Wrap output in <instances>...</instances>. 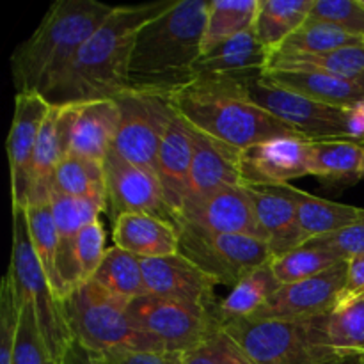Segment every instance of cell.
<instances>
[{
	"mask_svg": "<svg viewBox=\"0 0 364 364\" xmlns=\"http://www.w3.org/2000/svg\"><path fill=\"white\" fill-rule=\"evenodd\" d=\"M361 364H364V352L361 354Z\"/></svg>",
	"mask_w": 364,
	"mask_h": 364,
	"instance_id": "f907efd6",
	"label": "cell"
},
{
	"mask_svg": "<svg viewBox=\"0 0 364 364\" xmlns=\"http://www.w3.org/2000/svg\"><path fill=\"white\" fill-rule=\"evenodd\" d=\"M142 276L149 295L198 306L206 311L219 309L215 301L219 283L183 255L142 259Z\"/></svg>",
	"mask_w": 364,
	"mask_h": 364,
	"instance_id": "2e32d148",
	"label": "cell"
},
{
	"mask_svg": "<svg viewBox=\"0 0 364 364\" xmlns=\"http://www.w3.org/2000/svg\"><path fill=\"white\" fill-rule=\"evenodd\" d=\"M178 0H155L137 6H116L110 16L84 43L55 87L43 98L52 107L116 98L127 91L130 53L137 32Z\"/></svg>",
	"mask_w": 364,
	"mask_h": 364,
	"instance_id": "6da1fadb",
	"label": "cell"
},
{
	"mask_svg": "<svg viewBox=\"0 0 364 364\" xmlns=\"http://www.w3.org/2000/svg\"><path fill=\"white\" fill-rule=\"evenodd\" d=\"M174 112L192 128L237 151L277 137H302L256 105L240 80L199 75L169 96ZM306 139V137H302Z\"/></svg>",
	"mask_w": 364,
	"mask_h": 364,
	"instance_id": "3957f363",
	"label": "cell"
},
{
	"mask_svg": "<svg viewBox=\"0 0 364 364\" xmlns=\"http://www.w3.org/2000/svg\"><path fill=\"white\" fill-rule=\"evenodd\" d=\"M92 281L127 304L148 294L142 276V259L116 245L107 249Z\"/></svg>",
	"mask_w": 364,
	"mask_h": 364,
	"instance_id": "f546056e",
	"label": "cell"
},
{
	"mask_svg": "<svg viewBox=\"0 0 364 364\" xmlns=\"http://www.w3.org/2000/svg\"><path fill=\"white\" fill-rule=\"evenodd\" d=\"M183 364H255L220 326L199 347L183 354Z\"/></svg>",
	"mask_w": 364,
	"mask_h": 364,
	"instance_id": "ab89813d",
	"label": "cell"
},
{
	"mask_svg": "<svg viewBox=\"0 0 364 364\" xmlns=\"http://www.w3.org/2000/svg\"><path fill=\"white\" fill-rule=\"evenodd\" d=\"M114 245L141 259L180 255V237L174 224L148 213H124L112 223Z\"/></svg>",
	"mask_w": 364,
	"mask_h": 364,
	"instance_id": "d4e9b609",
	"label": "cell"
},
{
	"mask_svg": "<svg viewBox=\"0 0 364 364\" xmlns=\"http://www.w3.org/2000/svg\"><path fill=\"white\" fill-rule=\"evenodd\" d=\"M363 43L364 39L347 34L334 25L308 20L270 55V59L272 57L316 55V53H326L331 50L345 48V46L363 45Z\"/></svg>",
	"mask_w": 364,
	"mask_h": 364,
	"instance_id": "e575fe53",
	"label": "cell"
},
{
	"mask_svg": "<svg viewBox=\"0 0 364 364\" xmlns=\"http://www.w3.org/2000/svg\"><path fill=\"white\" fill-rule=\"evenodd\" d=\"M50 105L41 95L23 92L16 95L14 114L7 135V160L11 173L13 208H27L31 191V166L38 144L39 132L48 116Z\"/></svg>",
	"mask_w": 364,
	"mask_h": 364,
	"instance_id": "9a60e30c",
	"label": "cell"
},
{
	"mask_svg": "<svg viewBox=\"0 0 364 364\" xmlns=\"http://www.w3.org/2000/svg\"><path fill=\"white\" fill-rule=\"evenodd\" d=\"M309 139L277 137L258 142L240 151L238 167L242 185H287L291 180L308 176L306 146Z\"/></svg>",
	"mask_w": 364,
	"mask_h": 364,
	"instance_id": "ac0fdd59",
	"label": "cell"
},
{
	"mask_svg": "<svg viewBox=\"0 0 364 364\" xmlns=\"http://www.w3.org/2000/svg\"><path fill=\"white\" fill-rule=\"evenodd\" d=\"M327 340L338 352H364V295L343 297L327 315Z\"/></svg>",
	"mask_w": 364,
	"mask_h": 364,
	"instance_id": "8d00e7d4",
	"label": "cell"
},
{
	"mask_svg": "<svg viewBox=\"0 0 364 364\" xmlns=\"http://www.w3.org/2000/svg\"><path fill=\"white\" fill-rule=\"evenodd\" d=\"M63 304L73 340L92 355L114 350L164 352L134 326L127 302L92 279L71 290Z\"/></svg>",
	"mask_w": 364,
	"mask_h": 364,
	"instance_id": "8992f818",
	"label": "cell"
},
{
	"mask_svg": "<svg viewBox=\"0 0 364 364\" xmlns=\"http://www.w3.org/2000/svg\"><path fill=\"white\" fill-rule=\"evenodd\" d=\"M95 364H183V355L166 352L114 350L92 355Z\"/></svg>",
	"mask_w": 364,
	"mask_h": 364,
	"instance_id": "f6af8a7d",
	"label": "cell"
},
{
	"mask_svg": "<svg viewBox=\"0 0 364 364\" xmlns=\"http://www.w3.org/2000/svg\"><path fill=\"white\" fill-rule=\"evenodd\" d=\"M50 203H52L57 240H59L57 269H59L60 281H63L68 297L70 291L80 284V272H78L77 263L78 235H80L82 228L85 224L100 219V213L105 212L107 205L100 201H92V199H78L60 194H53Z\"/></svg>",
	"mask_w": 364,
	"mask_h": 364,
	"instance_id": "d6986e66",
	"label": "cell"
},
{
	"mask_svg": "<svg viewBox=\"0 0 364 364\" xmlns=\"http://www.w3.org/2000/svg\"><path fill=\"white\" fill-rule=\"evenodd\" d=\"M363 178H364V160H363Z\"/></svg>",
	"mask_w": 364,
	"mask_h": 364,
	"instance_id": "816d5d0a",
	"label": "cell"
},
{
	"mask_svg": "<svg viewBox=\"0 0 364 364\" xmlns=\"http://www.w3.org/2000/svg\"><path fill=\"white\" fill-rule=\"evenodd\" d=\"M18 306H20V322H18L13 364H60L55 361L43 338L34 308L25 301L18 302Z\"/></svg>",
	"mask_w": 364,
	"mask_h": 364,
	"instance_id": "f35d334b",
	"label": "cell"
},
{
	"mask_svg": "<svg viewBox=\"0 0 364 364\" xmlns=\"http://www.w3.org/2000/svg\"><path fill=\"white\" fill-rule=\"evenodd\" d=\"M28 231H31L32 245H34L36 256L41 263L43 270L48 276L53 290L60 299L66 297V290L60 281L59 269H57V251H59V240H57L55 219H53L52 203H41V205L27 206Z\"/></svg>",
	"mask_w": 364,
	"mask_h": 364,
	"instance_id": "d590c367",
	"label": "cell"
},
{
	"mask_svg": "<svg viewBox=\"0 0 364 364\" xmlns=\"http://www.w3.org/2000/svg\"><path fill=\"white\" fill-rule=\"evenodd\" d=\"M347 287V263L309 279L283 284L251 318L304 320L327 315L336 308Z\"/></svg>",
	"mask_w": 364,
	"mask_h": 364,
	"instance_id": "5bb4252c",
	"label": "cell"
},
{
	"mask_svg": "<svg viewBox=\"0 0 364 364\" xmlns=\"http://www.w3.org/2000/svg\"><path fill=\"white\" fill-rule=\"evenodd\" d=\"M18 322H20V306H18L13 281L6 274L0 288V364H13Z\"/></svg>",
	"mask_w": 364,
	"mask_h": 364,
	"instance_id": "b9f144b4",
	"label": "cell"
},
{
	"mask_svg": "<svg viewBox=\"0 0 364 364\" xmlns=\"http://www.w3.org/2000/svg\"><path fill=\"white\" fill-rule=\"evenodd\" d=\"M7 276L13 281L18 302L25 301L34 308L39 329L55 361L63 363L64 354L73 343L68 326L63 299L55 294L43 270L28 231L27 210L13 208V245Z\"/></svg>",
	"mask_w": 364,
	"mask_h": 364,
	"instance_id": "52a82bcc",
	"label": "cell"
},
{
	"mask_svg": "<svg viewBox=\"0 0 364 364\" xmlns=\"http://www.w3.org/2000/svg\"><path fill=\"white\" fill-rule=\"evenodd\" d=\"M105 231L100 219L85 224L77 240V263L80 272V284L91 281L105 258Z\"/></svg>",
	"mask_w": 364,
	"mask_h": 364,
	"instance_id": "7bdbcfd3",
	"label": "cell"
},
{
	"mask_svg": "<svg viewBox=\"0 0 364 364\" xmlns=\"http://www.w3.org/2000/svg\"><path fill=\"white\" fill-rule=\"evenodd\" d=\"M262 78L276 87L297 92L327 105L354 109L364 103V75L348 78L315 71L269 70L262 75Z\"/></svg>",
	"mask_w": 364,
	"mask_h": 364,
	"instance_id": "cb8c5ba5",
	"label": "cell"
},
{
	"mask_svg": "<svg viewBox=\"0 0 364 364\" xmlns=\"http://www.w3.org/2000/svg\"><path fill=\"white\" fill-rule=\"evenodd\" d=\"M315 0H259L255 32L272 55L308 21Z\"/></svg>",
	"mask_w": 364,
	"mask_h": 364,
	"instance_id": "83f0119b",
	"label": "cell"
},
{
	"mask_svg": "<svg viewBox=\"0 0 364 364\" xmlns=\"http://www.w3.org/2000/svg\"><path fill=\"white\" fill-rule=\"evenodd\" d=\"M269 66L270 52L263 46L252 27L251 31L235 36L206 52L196 64V77L219 75L244 82L265 75Z\"/></svg>",
	"mask_w": 364,
	"mask_h": 364,
	"instance_id": "603a6c76",
	"label": "cell"
},
{
	"mask_svg": "<svg viewBox=\"0 0 364 364\" xmlns=\"http://www.w3.org/2000/svg\"><path fill=\"white\" fill-rule=\"evenodd\" d=\"M308 20L331 23L347 34L364 39V7L361 0H315Z\"/></svg>",
	"mask_w": 364,
	"mask_h": 364,
	"instance_id": "60d3db41",
	"label": "cell"
},
{
	"mask_svg": "<svg viewBox=\"0 0 364 364\" xmlns=\"http://www.w3.org/2000/svg\"><path fill=\"white\" fill-rule=\"evenodd\" d=\"M57 116L59 109L52 107L39 132L38 144L31 166V191H28V206L50 203L53 194V176L59 166L60 153L59 137H57Z\"/></svg>",
	"mask_w": 364,
	"mask_h": 364,
	"instance_id": "f1b7e54d",
	"label": "cell"
},
{
	"mask_svg": "<svg viewBox=\"0 0 364 364\" xmlns=\"http://www.w3.org/2000/svg\"><path fill=\"white\" fill-rule=\"evenodd\" d=\"M252 102L309 141L352 139L355 141L354 109L327 105L297 92L276 87L262 77L242 82Z\"/></svg>",
	"mask_w": 364,
	"mask_h": 364,
	"instance_id": "9c48e42d",
	"label": "cell"
},
{
	"mask_svg": "<svg viewBox=\"0 0 364 364\" xmlns=\"http://www.w3.org/2000/svg\"><path fill=\"white\" fill-rule=\"evenodd\" d=\"M107 185V210L110 220L124 213H148L174 224V213L167 205L156 174L124 160L110 149L103 162Z\"/></svg>",
	"mask_w": 364,
	"mask_h": 364,
	"instance_id": "4fadbf2b",
	"label": "cell"
},
{
	"mask_svg": "<svg viewBox=\"0 0 364 364\" xmlns=\"http://www.w3.org/2000/svg\"><path fill=\"white\" fill-rule=\"evenodd\" d=\"M244 187L274 258L301 247V226H299L295 203L277 187H259V185H244Z\"/></svg>",
	"mask_w": 364,
	"mask_h": 364,
	"instance_id": "44dd1931",
	"label": "cell"
},
{
	"mask_svg": "<svg viewBox=\"0 0 364 364\" xmlns=\"http://www.w3.org/2000/svg\"><path fill=\"white\" fill-rule=\"evenodd\" d=\"M60 364H95V361H92L91 352L85 350L78 341H73L66 354H64Z\"/></svg>",
	"mask_w": 364,
	"mask_h": 364,
	"instance_id": "7dc6e473",
	"label": "cell"
},
{
	"mask_svg": "<svg viewBox=\"0 0 364 364\" xmlns=\"http://www.w3.org/2000/svg\"><path fill=\"white\" fill-rule=\"evenodd\" d=\"M311 244L333 252L341 262H350L352 258L364 255V215L352 223L350 226L336 231V233L326 235L309 240Z\"/></svg>",
	"mask_w": 364,
	"mask_h": 364,
	"instance_id": "ee69618b",
	"label": "cell"
},
{
	"mask_svg": "<svg viewBox=\"0 0 364 364\" xmlns=\"http://www.w3.org/2000/svg\"><path fill=\"white\" fill-rule=\"evenodd\" d=\"M112 100L121 112L112 149L128 162L156 174L160 144L174 116L169 96L127 89Z\"/></svg>",
	"mask_w": 364,
	"mask_h": 364,
	"instance_id": "8fae6325",
	"label": "cell"
},
{
	"mask_svg": "<svg viewBox=\"0 0 364 364\" xmlns=\"http://www.w3.org/2000/svg\"><path fill=\"white\" fill-rule=\"evenodd\" d=\"M192 167V137L187 121L174 112L162 144H160L159 160H156V176L162 185L167 205L173 210L174 217L183 208V203L191 188Z\"/></svg>",
	"mask_w": 364,
	"mask_h": 364,
	"instance_id": "7402d4cb",
	"label": "cell"
},
{
	"mask_svg": "<svg viewBox=\"0 0 364 364\" xmlns=\"http://www.w3.org/2000/svg\"><path fill=\"white\" fill-rule=\"evenodd\" d=\"M272 187L283 191L297 206L302 244L313 238L336 233L364 215V208L316 198V196L291 187L290 183L272 185Z\"/></svg>",
	"mask_w": 364,
	"mask_h": 364,
	"instance_id": "4316f807",
	"label": "cell"
},
{
	"mask_svg": "<svg viewBox=\"0 0 364 364\" xmlns=\"http://www.w3.org/2000/svg\"><path fill=\"white\" fill-rule=\"evenodd\" d=\"M358 295H364V255L347 262V287L341 299Z\"/></svg>",
	"mask_w": 364,
	"mask_h": 364,
	"instance_id": "bcb514c9",
	"label": "cell"
},
{
	"mask_svg": "<svg viewBox=\"0 0 364 364\" xmlns=\"http://www.w3.org/2000/svg\"><path fill=\"white\" fill-rule=\"evenodd\" d=\"M114 7L96 0L53 2L34 34L11 55V73L18 95L45 96L52 91Z\"/></svg>",
	"mask_w": 364,
	"mask_h": 364,
	"instance_id": "277c9868",
	"label": "cell"
},
{
	"mask_svg": "<svg viewBox=\"0 0 364 364\" xmlns=\"http://www.w3.org/2000/svg\"><path fill=\"white\" fill-rule=\"evenodd\" d=\"M57 137L64 156L105 162L119 128L121 112L116 100H95L57 107Z\"/></svg>",
	"mask_w": 364,
	"mask_h": 364,
	"instance_id": "7c38bea8",
	"label": "cell"
},
{
	"mask_svg": "<svg viewBox=\"0 0 364 364\" xmlns=\"http://www.w3.org/2000/svg\"><path fill=\"white\" fill-rule=\"evenodd\" d=\"M327 315L304 320L223 318L219 326L255 364H327L352 354L329 345Z\"/></svg>",
	"mask_w": 364,
	"mask_h": 364,
	"instance_id": "5b68a950",
	"label": "cell"
},
{
	"mask_svg": "<svg viewBox=\"0 0 364 364\" xmlns=\"http://www.w3.org/2000/svg\"><path fill=\"white\" fill-rule=\"evenodd\" d=\"M174 226L180 237V255L224 287H237L245 276L269 265L274 258L262 238L217 233L178 219Z\"/></svg>",
	"mask_w": 364,
	"mask_h": 364,
	"instance_id": "ba28073f",
	"label": "cell"
},
{
	"mask_svg": "<svg viewBox=\"0 0 364 364\" xmlns=\"http://www.w3.org/2000/svg\"><path fill=\"white\" fill-rule=\"evenodd\" d=\"M361 4H363V7H364V0H361Z\"/></svg>",
	"mask_w": 364,
	"mask_h": 364,
	"instance_id": "f5cc1de1",
	"label": "cell"
},
{
	"mask_svg": "<svg viewBox=\"0 0 364 364\" xmlns=\"http://www.w3.org/2000/svg\"><path fill=\"white\" fill-rule=\"evenodd\" d=\"M176 219L217 233L247 235L267 242L244 185L226 187L205 198L187 199L174 217Z\"/></svg>",
	"mask_w": 364,
	"mask_h": 364,
	"instance_id": "e0dca14e",
	"label": "cell"
},
{
	"mask_svg": "<svg viewBox=\"0 0 364 364\" xmlns=\"http://www.w3.org/2000/svg\"><path fill=\"white\" fill-rule=\"evenodd\" d=\"M188 128L192 137V167L187 199L205 198L226 187L242 185V174L238 167L240 151L213 141L208 135L192 128L191 124Z\"/></svg>",
	"mask_w": 364,
	"mask_h": 364,
	"instance_id": "ffe728a7",
	"label": "cell"
},
{
	"mask_svg": "<svg viewBox=\"0 0 364 364\" xmlns=\"http://www.w3.org/2000/svg\"><path fill=\"white\" fill-rule=\"evenodd\" d=\"M283 284L274 274L272 267H259L231 288L226 299L219 302L217 316L223 318H251Z\"/></svg>",
	"mask_w": 364,
	"mask_h": 364,
	"instance_id": "d6a6232c",
	"label": "cell"
},
{
	"mask_svg": "<svg viewBox=\"0 0 364 364\" xmlns=\"http://www.w3.org/2000/svg\"><path fill=\"white\" fill-rule=\"evenodd\" d=\"M269 70L279 71H315V73L359 77L364 75V43L355 46L331 50L316 55L272 57Z\"/></svg>",
	"mask_w": 364,
	"mask_h": 364,
	"instance_id": "836d02e7",
	"label": "cell"
},
{
	"mask_svg": "<svg viewBox=\"0 0 364 364\" xmlns=\"http://www.w3.org/2000/svg\"><path fill=\"white\" fill-rule=\"evenodd\" d=\"M364 146L352 139L308 141V173L331 187H350L363 180Z\"/></svg>",
	"mask_w": 364,
	"mask_h": 364,
	"instance_id": "484cf974",
	"label": "cell"
},
{
	"mask_svg": "<svg viewBox=\"0 0 364 364\" xmlns=\"http://www.w3.org/2000/svg\"><path fill=\"white\" fill-rule=\"evenodd\" d=\"M210 0H178L137 32L127 89L171 96L196 78Z\"/></svg>",
	"mask_w": 364,
	"mask_h": 364,
	"instance_id": "7a4b0ae2",
	"label": "cell"
},
{
	"mask_svg": "<svg viewBox=\"0 0 364 364\" xmlns=\"http://www.w3.org/2000/svg\"><path fill=\"white\" fill-rule=\"evenodd\" d=\"M327 364H361V354H359V352H352V354L345 355V358L338 359V361Z\"/></svg>",
	"mask_w": 364,
	"mask_h": 364,
	"instance_id": "681fc988",
	"label": "cell"
},
{
	"mask_svg": "<svg viewBox=\"0 0 364 364\" xmlns=\"http://www.w3.org/2000/svg\"><path fill=\"white\" fill-rule=\"evenodd\" d=\"M53 194L78 199H92L107 205L105 169L102 162L64 156L53 176ZM52 194V196H53Z\"/></svg>",
	"mask_w": 364,
	"mask_h": 364,
	"instance_id": "1f68e13d",
	"label": "cell"
},
{
	"mask_svg": "<svg viewBox=\"0 0 364 364\" xmlns=\"http://www.w3.org/2000/svg\"><path fill=\"white\" fill-rule=\"evenodd\" d=\"M259 0H210L203 55L220 43L251 31L258 16Z\"/></svg>",
	"mask_w": 364,
	"mask_h": 364,
	"instance_id": "4dcf8cb0",
	"label": "cell"
},
{
	"mask_svg": "<svg viewBox=\"0 0 364 364\" xmlns=\"http://www.w3.org/2000/svg\"><path fill=\"white\" fill-rule=\"evenodd\" d=\"M128 316L164 352L180 355L199 347L219 326L217 311L149 294L128 304Z\"/></svg>",
	"mask_w": 364,
	"mask_h": 364,
	"instance_id": "30bf717a",
	"label": "cell"
},
{
	"mask_svg": "<svg viewBox=\"0 0 364 364\" xmlns=\"http://www.w3.org/2000/svg\"><path fill=\"white\" fill-rule=\"evenodd\" d=\"M340 263L347 262H341L333 252L326 251L311 242H306L301 247L274 258L270 262V267L281 284H290L327 272Z\"/></svg>",
	"mask_w": 364,
	"mask_h": 364,
	"instance_id": "74e56055",
	"label": "cell"
},
{
	"mask_svg": "<svg viewBox=\"0 0 364 364\" xmlns=\"http://www.w3.org/2000/svg\"><path fill=\"white\" fill-rule=\"evenodd\" d=\"M354 117H355V141L361 142L364 146V103L354 107Z\"/></svg>",
	"mask_w": 364,
	"mask_h": 364,
	"instance_id": "c3c4849f",
	"label": "cell"
}]
</instances>
